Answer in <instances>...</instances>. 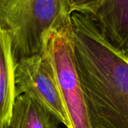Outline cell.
Instances as JSON below:
<instances>
[{
	"instance_id": "1",
	"label": "cell",
	"mask_w": 128,
	"mask_h": 128,
	"mask_svg": "<svg viewBox=\"0 0 128 128\" xmlns=\"http://www.w3.org/2000/svg\"><path fill=\"white\" fill-rule=\"evenodd\" d=\"M71 32L91 128H128V58L87 15L72 13Z\"/></svg>"
},
{
	"instance_id": "2",
	"label": "cell",
	"mask_w": 128,
	"mask_h": 128,
	"mask_svg": "<svg viewBox=\"0 0 128 128\" xmlns=\"http://www.w3.org/2000/svg\"><path fill=\"white\" fill-rule=\"evenodd\" d=\"M68 0H0V25L10 31L15 60L41 54L54 29L71 26Z\"/></svg>"
},
{
	"instance_id": "3",
	"label": "cell",
	"mask_w": 128,
	"mask_h": 128,
	"mask_svg": "<svg viewBox=\"0 0 128 128\" xmlns=\"http://www.w3.org/2000/svg\"><path fill=\"white\" fill-rule=\"evenodd\" d=\"M45 48L53 60L70 128H91L76 67L71 26L49 31L45 38Z\"/></svg>"
},
{
	"instance_id": "4",
	"label": "cell",
	"mask_w": 128,
	"mask_h": 128,
	"mask_svg": "<svg viewBox=\"0 0 128 128\" xmlns=\"http://www.w3.org/2000/svg\"><path fill=\"white\" fill-rule=\"evenodd\" d=\"M17 96L28 95L50 112L67 128L70 118L59 89L51 56L45 48L41 54L17 62L15 68Z\"/></svg>"
},
{
	"instance_id": "5",
	"label": "cell",
	"mask_w": 128,
	"mask_h": 128,
	"mask_svg": "<svg viewBox=\"0 0 128 128\" xmlns=\"http://www.w3.org/2000/svg\"><path fill=\"white\" fill-rule=\"evenodd\" d=\"M91 18L105 40L128 58V0H104Z\"/></svg>"
},
{
	"instance_id": "6",
	"label": "cell",
	"mask_w": 128,
	"mask_h": 128,
	"mask_svg": "<svg viewBox=\"0 0 128 128\" xmlns=\"http://www.w3.org/2000/svg\"><path fill=\"white\" fill-rule=\"evenodd\" d=\"M16 60L11 32L0 25V128L9 126L16 100Z\"/></svg>"
},
{
	"instance_id": "7",
	"label": "cell",
	"mask_w": 128,
	"mask_h": 128,
	"mask_svg": "<svg viewBox=\"0 0 128 128\" xmlns=\"http://www.w3.org/2000/svg\"><path fill=\"white\" fill-rule=\"evenodd\" d=\"M60 121L28 95L16 98L8 128H58Z\"/></svg>"
},
{
	"instance_id": "8",
	"label": "cell",
	"mask_w": 128,
	"mask_h": 128,
	"mask_svg": "<svg viewBox=\"0 0 128 128\" xmlns=\"http://www.w3.org/2000/svg\"><path fill=\"white\" fill-rule=\"evenodd\" d=\"M104 0H68L71 13L77 12L92 18Z\"/></svg>"
},
{
	"instance_id": "9",
	"label": "cell",
	"mask_w": 128,
	"mask_h": 128,
	"mask_svg": "<svg viewBox=\"0 0 128 128\" xmlns=\"http://www.w3.org/2000/svg\"><path fill=\"white\" fill-rule=\"evenodd\" d=\"M3 128H8V126H6V127H3Z\"/></svg>"
}]
</instances>
